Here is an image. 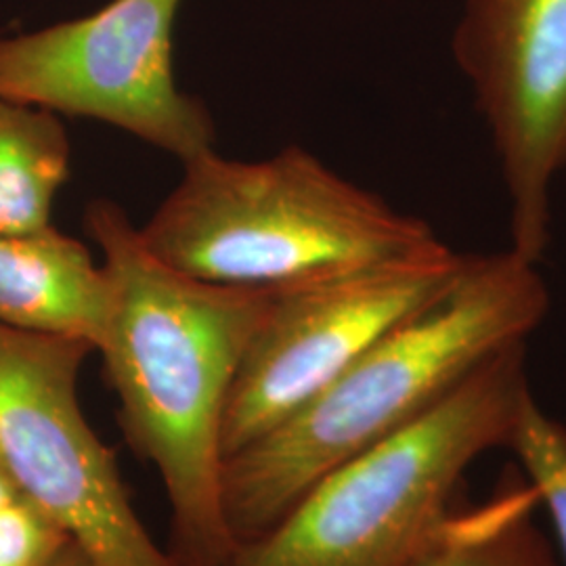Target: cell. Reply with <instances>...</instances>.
Instances as JSON below:
<instances>
[{
  "label": "cell",
  "mask_w": 566,
  "mask_h": 566,
  "mask_svg": "<svg viewBox=\"0 0 566 566\" xmlns=\"http://www.w3.org/2000/svg\"><path fill=\"white\" fill-rule=\"evenodd\" d=\"M84 227L112 290L97 353L124 437L163 481L175 558L229 566L238 542L223 510L224 411L271 292L203 282L164 263L112 200L88 203Z\"/></svg>",
  "instance_id": "6da1fadb"
},
{
  "label": "cell",
  "mask_w": 566,
  "mask_h": 566,
  "mask_svg": "<svg viewBox=\"0 0 566 566\" xmlns=\"http://www.w3.org/2000/svg\"><path fill=\"white\" fill-rule=\"evenodd\" d=\"M537 264L510 248L468 256L453 280L280 424L224 460V518L238 546L327 472L380 443L546 319Z\"/></svg>",
  "instance_id": "7a4b0ae2"
},
{
  "label": "cell",
  "mask_w": 566,
  "mask_h": 566,
  "mask_svg": "<svg viewBox=\"0 0 566 566\" xmlns=\"http://www.w3.org/2000/svg\"><path fill=\"white\" fill-rule=\"evenodd\" d=\"M139 229L158 259L191 277L266 292L447 245L298 145L256 163L200 154Z\"/></svg>",
  "instance_id": "3957f363"
},
{
  "label": "cell",
  "mask_w": 566,
  "mask_h": 566,
  "mask_svg": "<svg viewBox=\"0 0 566 566\" xmlns=\"http://www.w3.org/2000/svg\"><path fill=\"white\" fill-rule=\"evenodd\" d=\"M531 397L525 343L507 346L418 418L327 472L229 566H411L449 521L468 465L510 446Z\"/></svg>",
  "instance_id": "277c9868"
},
{
  "label": "cell",
  "mask_w": 566,
  "mask_h": 566,
  "mask_svg": "<svg viewBox=\"0 0 566 566\" xmlns=\"http://www.w3.org/2000/svg\"><path fill=\"white\" fill-rule=\"evenodd\" d=\"M182 0H109L32 32L0 36V95L116 126L182 164L214 149V120L175 76Z\"/></svg>",
  "instance_id": "5b68a950"
},
{
  "label": "cell",
  "mask_w": 566,
  "mask_h": 566,
  "mask_svg": "<svg viewBox=\"0 0 566 566\" xmlns=\"http://www.w3.org/2000/svg\"><path fill=\"white\" fill-rule=\"evenodd\" d=\"M91 344L0 324V460L97 566H181L133 507L81 397Z\"/></svg>",
  "instance_id": "8992f818"
},
{
  "label": "cell",
  "mask_w": 566,
  "mask_h": 566,
  "mask_svg": "<svg viewBox=\"0 0 566 566\" xmlns=\"http://www.w3.org/2000/svg\"><path fill=\"white\" fill-rule=\"evenodd\" d=\"M439 252L271 292L224 411V460L329 385L386 332L432 301L464 263Z\"/></svg>",
  "instance_id": "52a82bcc"
},
{
  "label": "cell",
  "mask_w": 566,
  "mask_h": 566,
  "mask_svg": "<svg viewBox=\"0 0 566 566\" xmlns=\"http://www.w3.org/2000/svg\"><path fill=\"white\" fill-rule=\"evenodd\" d=\"M451 49L506 182L510 250L537 264L566 168V0H464Z\"/></svg>",
  "instance_id": "ba28073f"
},
{
  "label": "cell",
  "mask_w": 566,
  "mask_h": 566,
  "mask_svg": "<svg viewBox=\"0 0 566 566\" xmlns=\"http://www.w3.org/2000/svg\"><path fill=\"white\" fill-rule=\"evenodd\" d=\"M112 290L84 243L53 224L0 235V324L91 344L97 353Z\"/></svg>",
  "instance_id": "9c48e42d"
},
{
  "label": "cell",
  "mask_w": 566,
  "mask_h": 566,
  "mask_svg": "<svg viewBox=\"0 0 566 566\" xmlns=\"http://www.w3.org/2000/svg\"><path fill=\"white\" fill-rule=\"evenodd\" d=\"M70 137L60 116L0 95V235L49 227L70 179Z\"/></svg>",
  "instance_id": "30bf717a"
},
{
  "label": "cell",
  "mask_w": 566,
  "mask_h": 566,
  "mask_svg": "<svg viewBox=\"0 0 566 566\" xmlns=\"http://www.w3.org/2000/svg\"><path fill=\"white\" fill-rule=\"evenodd\" d=\"M531 486H510L485 507L449 516L437 539L411 566H556L528 514Z\"/></svg>",
  "instance_id": "8fae6325"
},
{
  "label": "cell",
  "mask_w": 566,
  "mask_h": 566,
  "mask_svg": "<svg viewBox=\"0 0 566 566\" xmlns=\"http://www.w3.org/2000/svg\"><path fill=\"white\" fill-rule=\"evenodd\" d=\"M525 465L537 502H544L566 566V428L526 399L510 446Z\"/></svg>",
  "instance_id": "7c38bea8"
},
{
  "label": "cell",
  "mask_w": 566,
  "mask_h": 566,
  "mask_svg": "<svg viewBox=\"0 0 566 566\" xmlns=\"http://www.w3.org/2000/svg\"><path fill=\"white\" fill-rule=\"evenodd\" d=\"M72 537L34 500L0 512V566H49Z\"/></svg>",
  "instance_id": "4fadbf2b"
},
{
  "label": "cell",
  "mask_w": 566,
  "mask_h": 566,
  "mask_svg": "<svg viewBox=\"0 0 566 566\" xmlns=\"http://www.w3.org/2000/svg\"><path fill=\"white\" fill-rule=\"evenodd\" d=\"M25 497H28L25 491L21 489L20 483L15 481V476L9 472V468L2 464V460H0V512L4 507L18 504Z\"/></svg>",
  "instance_id": "5bb4252c"
},
{
  "label": "cell",
  "mask_w": 566,
  "mask_h": 566,
  "mask_svg": "<svg viewBox=\"0 0 566 566\" xmlns=\"http://www.w3.org/2000/svg\"><path fill=\"white\" fill-rule=\"evenodd\" d=\"M49 566H97L84 552H82L81 547L76 546L74 542L70 544V546L65 547L63 552H61L60 556L51 563Z\"/></svg>",
  "instance_id": "9a60e30c"
}]
</instances>
